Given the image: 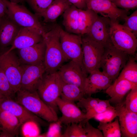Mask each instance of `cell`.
<instances>
[{
	"label": "cell",
	"instance_id": "obj_1",
	"mask_svg": "<svg viewBox=\"0 0 137 137\" xmlns=\"http://www.w3.org/2000/svg\"><path fill=\"white\" fill-rule=\"evenodd\" d=\"M59 26L46 31L43 37L46 46L44 64L46 73L57 72L64 62L68 60L62 49L60 41Z\"/></svg>",
	"mask_w": 137,
	"mask_h": 137
},
{
	"label": "cell",
	"instance_id": "obj_2",
	"mask_svg": "<svg viewBox=\"0 0 137 137\" xmlns=\"http://www.w3.org/2000/svg\"><path fill=\"white\" fill-rule=\"evenodd\" d=\"M14 100L27 110L48 122L58 120L57 113L40 97L37 91L31 92L20 89L16 93Z\"/></svg>",
	"mask_w": 137,
	"mask_h": 137
},
{
	"label": "cell",
	"instance_id": "obj_3",
	"mask_svg": "<svg viewBox=\"0 0 137 137\" xmlns=\"http://www.w3.org/2000/svg\"><path fill=\"white\" fill-rule=\"evenodd\" d=\"M129 55L117 49L111 44L105 47L100 68L110 79L115 80L119 75L129 58Z\"/></svg>",
	"mask_w": 137,
	"mask_h": 137
},
{
	"label": "cell",
	"instance_id": "obj_4",
	"mask_svg": "<svg viewBox=\"0 0 137 137\" xmlns=\"http://www.w3.org/2000/svg\"><path fill=\"white\" fill-rule=\"evenodd\" d=\"M7 9V15L21 27L31 29L43 37L46 31L39 21L37 16L31 12L24 6L3 0Z\"/></svg>",
	"mask_w": 137,
	"mask_h": 137
},
{
	"label": "cell",
	"instance_id": "obj_5",
	"mask_svg": "<svg viewBox=\"0 0 137 137\" xmlns=\"http://www.w3.org/2000/svg\"><path fill=\"white\" fill-rule=\"evenodd\" d=\"M137 37L118 21L110 20V38L115 48L129 56L134 55L137 47Z\"/></svg>",
	"mask_w": 137,
	"mask_h": 137
},
{
	"label": "cell",
	"instance_id": "obj_6",
	"mask_svg": "<svg viewBox=\"0 0 137 137\" xmlns=\"http://www.w3.org/2000/svg\"><path fill=\"white\" fill-rule=\"evenodd\" d=\"M62 81L57 72H45L37 90L42 100L56 113V101L60 97Z\"/></svg>",
	"mask_w": 137,
	"mask_h": 137
},
{
	"label": "cell",
	"instance_id": "obj_7",
	"mask_svg": "<svg viewBox=\"0 0 137 137\" xmlns=\"http://www.w3.org/2000/svg\"><path fill=\"white\" fill-rule=\"evenodd\" d=\"M21 64L14 50L0 54V68L5 75L16 94L20 89Z\"/></svg>",
	"mask_w": 137,
	"mask_h": 137
},
{
	"label": "cell",
	"instance_id": "obj_8",
	"mask_svg": "<svg viewBox=\"0 0 137 137\" xmlns=\"http://www.w3.org/2000/svg\"><path fill=\"white\" fill-rule=\"evenodd\" d=\"M59 29L61 46L65 57L78 64L85 71L83 62L82 36L68 33L60 26Z\"/></svg>",
	"mask_w": 137,
	"mask_h": 137
},
{
	"label": "cell",
	"instance_id": "obj_9",
	"mask_svg": "<svg viewBox=\"0 0 137 137\" xmlns=\"http://www.w3.org/2000/svg\"><path fill=\"white\" fill-rule=\"evenodd\" d=\"M83 62L87 73L100 68L105 47L86 36H82Z\"/></svg>",
	"mask_w": 137,
	"mask_h": 137
},
{
	"label": "cell",
	"instance_id": "obj_10",
	"mask_svg": "<svg viewBox=\"0 0 137 137\" xmlns=\"http://www.w3.org/2000/svg\"><path fill=\"white\" fill-rule=\"evenodd\" d=\"M20 89L33 92L37 91L46 72L44 63L35 65L21 64Z\"/></svg>",
	"mask_w": 137,
	"mask_h": 137
},
{
	"label": "cell",
	"instance_id": "obj_11",
	"mask_svg": "<svg viewBox=\"0 0 137 137\" xmlns=\"http://www.w3.org/2000/svg\"><path fill=\"white\" fill-rule=\"evenodd\" d=\"M0 109L10 112L19 120L21 125L28 122L38 125L46 124L43 119L30 112L14 99L4 96L0 100Z\"/></svg>",
	"mask_w": 137,
	"mask_h": 137
},
{
	"label": "cell",
	"instance_id": "obj_12",
	"mask_svg": "<svg viewBox=\"0 0 137 137\" xmlns=\"http://www.w3.org/2000/svg\"><path fill=\"white\" fill-rule=\"evenodd\" d=\"M86 5L87 8L111 20H124L129 14L128 10L118 8L111 0H86Z\"/></svg>",
	"mask_w": 137,
	"mask_h": 137
},
{
	"label": "cell",
	"instance_id": "obj_13",
	"mask_svg": "<svg viewBox=\"0 0 137 137\" xmlns=\"http://www.w3.org/2000/svg\"><path fill=\"white\" fill-rule=\"evenodd\" d=\"M56 104L62 114L57 121L60 124L81 123L83 126L86 122V113L82 112L74 102L64 100L59 97L57 100Z\"/></svg>",
	"mask_w": 137,
	"mask_h": 137
},
{
	"label": "cell",
	"instance_id": "obj_14",
	"mask_svg": "<svg viewBox=\"0 0 137 137\" xmlns=\"http://www.w3.org/2000/svg\"><path fill=\"white\" fill-rule=\"evenodd\" d=\"M57 72L63 82L76 85L83 91L87 73L78 64L70 61L63 64Z\"/></svg>",
	"mask_w": 137,
	"mask_h": 137
},
{
	"label": "cell",
	"instance_id": "obj_15",
	"mask_svg": "<svg viewBox=\"0 0 137 137\" xmlns=\"http://www.w3.org/2000/svg\"><path fill=\"white\" fill-rule=\"evenodd\" d=\"M115 108L122 136L137 137V113L128 110L122 102L116 105Z\"/></svg>",
	"mask_w": 137,
	"mask_h": 137
},
{
	"label": "cell",
	"instance_id": "obj_16",
	"mask_svg": "<svg viewBox=\"0 0 137 137\" xmlns=\"http://www.w3.org/2000/svg\"><path fill=\"white\" fill-rule=\"evenodd\" d=\"M110 20L98 15L88 32L84 35L104 47L111 43L110 38Z\"/></svg>",
	"mask_w": 137,
	"mask_h": 137
},
{
	"label": "cell",
	"instance_id": "obj_17",
	"mask_svg": "<svg viewBox=\"0 0 137 137\" xmlns=\"http://www.w3.org/2000/svg\"><path fill=\"white\" fill-rule=\"evenodd\" d=\"M21 27L7 14L0 19V54L12 45Z\"/></svg>",
	"mask_w": 137,
	"mask_h": 137
},
{
	"label": "cell",
	"instance_id": "obj_18",
	"mask_svg": "<svg viewBox=\"0 0 137 137\" xmlns=\"http://www.w3.org/2000/svg\"><path fill=\"white\" fill-rule=\"evenodd\" d=\"M46 46L42 41L31 46L18 49L17 54L21 64L35 65L44 63Z\"/></svg>",
	"mask_w": 137,
	"mask_h": 137
},
{
	"label": "cell",
	"instance_id": "obj_19",
	"mask_svg": "<svg viewBox=\"0 0 137 137\" xmlns=\"http://www.w3.org/2000/svg\"><path fill=\"white\" fill-rule=\"evenodd\" d=\"M86 77L83 91L84 95L90 96L94 94L106 90L112 84V81L99 70L93 71Z\"/></svg>",
	"mask_w": 137,
	"mask_h": 137
},
{
	"label": "cell",
	"instance_id": "obj_20",
	"mask_svg": "<svg viewBox=\"0 0 137 137\" xmlns=\"http://www.w3.org/2000/svg\"><path fill=\"white\" fill-rule=\"evenodd\" d=\"M43 36L33 30L21 27L10 48L5 52L20 49L38 43L43 40Z\"/></svg>",
	"mask_w": 137,
	"mask_h": 137
},
{
	"label": "cell",
	"instance_id": "obj_21",
	"mask_svg": "<svg viewBox=\"0 0 137 137\" xmlns=\"http://www.w3.org/2000/svg\"><path fill=\"white\" fill-rule=\"evenodd\" d=\"M137 87V84L117 77L114 82L106 90L105 92L110 97L109 99L110 102L117 105L122 102L129 91Z\"/></svg>",
	"mask_w": 137,
	"mask_h": 137
},
{
	"label": "cell",
	"instance_id": "obj_22",
	"mask_svg": "<svg viewBox=\"0 0 137 137\" xmlns=\"http://www.w3.org/2000/svg\"><path fill=\"white\" fill-rule=\"evenodd\" d=\"M21 125L15 116L9 112L0 109V129L6 137L17 136Z\"/></svg>",
	"mask_w": 137,
	"mask_h": 137
},
{
	"label": "cell",
	"instance_id": "obj_23",
	"mask_svg": "<svg viewBox=\"0 0 137 137\" xmlns=\"http://www.w3.org/2000/svg\"><path fill=\"white\" fill-rule=\"evenodd\" d=\"M71 5L67 0H54L39 16L46 23L54 22Z\"/></svg>",
	"mask_w": 137,
	"mask_h": 137
},
{
	"label": "cell",
	"instance_id": "obj_24",
	"mask_svg": "<svg viewBox=\"0 0 137 137\" xmlns=\"http://www.w3.org/2000/svg\"><path fill=\"white\" fill-rule=\"evenodd\" d=\"M79 9L72 5L63 14L62 24L66 32L78 35Z\"/></svg>",
	"mask_w": 137,
	"mask_h": 137
},
{
	"label": "cell",
	"instance_id": "obj_25",
	"mask_svg": "<svg viewBox=\"0 0 137 137\" xmlns=\"http://www.w3.org/2000/svg\"><path fill=\"white\" fill-rule=\"evenodd\" d=\"M98 14L92 10L79 9L78 35L81 36L87 34L97 18Z\"/></svg>",
	"mask_w": 137,
	"mask_h": 137
},
{
	"label": "cell",
	"instance_id": "obj_26",
	"mask_svg": "<svg viewBox=\"0 0 137 137\" xmlns=\"http://www.w3.org/2000/svg\"><path fill=\"white\" fill-rule=\"evenodd\" d=\"M62 81L60 96L62 99L74 102L78 101L84 96L83 91L78 86Z\"/></svg>",
	"mask_w": 137,
	"mask_h": 137
},
{
	"label": "cell",
	"instance_id": "obj_27",
	"mask_svg": "<svg viewBox=\"0 0 137 137\" xmlns=\"http://www.w3.org/2000/svg\"><path fill=\"white\" fill-rule=\"evenodd\" d=\"M136 58L129 57L125 65L118 75L122 78L137 84V63Z\"/></svg>",
	"mask_w": 137,
	"mask_h": 137
},
{
	"label": "cell",
	"instance_id": "obj_28",
	"mask_svg": "<svg viewBox=\"0 0 137 137\" xmlns=\"http://www.w3.org/2000/svg\"><path fill=\"white\" fill-rule=\"evenodd\" d=\"M97 128L102 131L104 137H120L121 136L118 118L112 122H99Z\"/></svg>",
	"mask_w": 137,
	"mask_h": 137
},
{
	"label": "cell",
	"instance_id": "obj_29",
	"mask_svg": "<svg viewBox=\"0 0 137 137\" xmlns=\"http://www.w3.org/2000/svg\"><path fill=\"white\" fill-rule=\"evenodd\" d=\"M72 123L67 125L62 137H86L83 126L80 123Z\"/></svg>",
	"mask_w": 137,
	"mask_h": 137
},
{
	"label": "cell",
	"instance_id": "obj_30",
	"mask_svg": "<svg viewBox=\"0 0 137 137\" xmlns=\"http://www.w3.org/2000/svg\"><path fill=\"white\" fill-rule=\"evenodd\" d=\"M54 0H23L26 2L34 11L36 15L39 16Z\"/></svg>",
	"mask_w": 137,
	"mask_h": 137
},
{
	"label": "cell",
	"instance_id": "obj_31",
	"mask_svg": "<svg viewBox=\"0 0 137 137\" xmlns=\"http://www.w3.org/2000/svg\"><path fill=\"white\" fill-rule=\"evenodd\" d=\"M0 92L4 96L14 99L16 94L12 89L5 75L0 68Z\"/></svg>",
	"mask_w": 137,
	"mask_h": 137
},
{
	"label": "cell",
	"instance_id": "obj_32",
	"mask_svg": "<svg viewBox=\"0 0 137 137\" xmlns=\"http://www.w3.org/2000/svg\"><path fill=\"white\" fill-rule=\"evenodd\" d=\"M108 100L100 99L96 106L92 110L86 112V122L89 120L93 118L96 115L99 114L106 111L112 106Z\"/></svg>",
	"mask_w": 137,
	"mask_h": 137
},
{
	"label": "cell",
	"instance_id": "obj_33",
	"mask_svg": "<svg viewBox=\"0 0 137 137\" xmlns=\"http://www.w3.org/2000/svg\"><path fill=\"white\" fill-rule=\"evenodd\" d=\"M117 116L115 107L111 106L104 112L96 115L93 118L99 122L108 123L112 122Z\"/></svg>",
	"mask_w": 137,
	"mask_h": 137
},
{
	"label": "cell",
	"instance_id": "obj_34",
	"mask_svg": "<svg viewBox=\"0 0 137 137\" xmlns=\"http://www.w3.org/2000/svg\"><path fill=\"white\" fill-rule=\"evenodd\" d=\"M131 90L126 97L124 104L128 110L137 113V87Z\"/></svg>",
	"mask_w": 137,
	"mask_h": 137
},
{
	"label": "cell",
	"instance_id": "obj_35",
	"mask_svg": "<svg viewBox=\"0 0 137 137\" xmlns=\"http://www.w3.org/2000/svg\"><path fill=\"white\" fill-rule=\"evenodd\" d=\"M124 20L125 22L123 25L137 37V10L133 12L130 15L126 17Z\"/></svg>",
	"mask_w": 137,
	"mask_h": 137
},
{
	"label": "cell",
	"instance_id": "obj_36",
	"mask_svg": "<svg viewBox=\"0 0 137 137\" xmlns=\"http://www.w3.org/2000/svg\"><path fill=\"white\" fill-rule=\"evenodd\" d=\"M100 99L89 96L85 98L84 97L79 100L77 105L79 107L85 109L86 112L92 109L97 104Z\"/></svg>",
	"mask_w": 137,
	"mask_h": 137
},
{
	"label": "cell",
	"instance_id": "obj_37",
	"mask_svg": "<svg viewBox=\"0 0 137 137\" xmlns=\"http://www.w3.org/2000/svg\"><path fill=\"white\" fill-rule=\"evenodd\" d=\"M118 8L129 10L137 7V0H111Z\"/></svg>",
	"mask_w": 137,
	"mask_h": 137
},
{
	"label": "cell",
	"instance_id": "obj_38",
	"mask_svg": "<svg viewBox=\"0 0 137 137\" xmlns=\"http://www.w3.org/2000/svg\"><path fill=\"white\" fill-rule=\"evenodd\" d=\"M83 127L86 137H104L101 130L93 127L88 121L85 123Z\"/></svg>",
	"mask_w": 137,
	"mask_h": 137
},
{
	"label": "cell",
	"instance_id": "obj_39",
	"mask_svg": "<svg viewBox=\"0 0 137 137\" xmlns=\"http://www.w3.org/2000/svg\"><path fill=\"white\" fill-rule=\"evenodd\" d=\"M72 5L81 10L87 9L86 0H67Z\"/></svg>",
	"mask_w": 137,
	"mask_h": 137
},
{
	"label": "cell",
	"instance_id": "obj_40",
	"mask_svg": "<svg viewBox=\"0 0 137 137\" xmlns=\"http://www.w3.org/2000/svg\"><path fill=\"white\" fill-rule=\"evenodd\" d=\"M7 6L3 0H0V18L7 14Z\"/></svg>",
	"mask_w": 137,
	"mask_h": 137
},
{
	"label": "cell",
	"instance_id": "obj_41",
	"mask_svg": "<svg viewBox=\"0 0 137 137\" xmlns=\"http://www.w3.org/2000/svg\"><path fill=\"white\" fill-rule=\"evenodd\" d=\"M10 2L17 4H19V3H22L23 2V0H8Z\"/></svg>",
	"mask_w": 137,
	"mask_h": 137
},
{
	"label": "cell",
	"instance_id": "obj_42",
	"mask_svg": "<svg viewBox=\"0 0 137 137\" xmlns=\"http://www.w3.org/2000/svg\"><path fill=\"white\" fill-rule=\"evenodd\" d=\"M0 137H5L4 133L0 129Z\"/></svg>",
	"mask_w": 137,
	"mask_h": 137
},
{
	"label": "cell",
	"instance_id": "obj_43",
	"mask_svg": "<svg viewBox=\"0 0 137 137\" xmlns=\"http://www.w3.org/2000/svg\"><path fill=\"white\" fill-rule=\"evenodd\" d=\"M4 96L0 92V100Z\"/></svg>",
	"mask_w": 137,
	"mask_h": 137
},
{
	"label": "cell",
	"instance_id": "obj_44",
	"mask_svg": "<svg viewBox=\"0 0 137 137\" xmlns=\"http://www.w3.org/2000/svg\"><path fill=\"white\" fill-rule=\"evenodd\" d=\"M1 18H0V19H1Z\"/></svg>",
	"mask_w": 137,
	"mask_h": 137
},
{
	"label": "cell",
	"instance_id": "obj_45",
	"mask_svg": "<svg viewBox=\"0 0 137 137\" xmlns=\"http://www.w3.org/2000/svg\"></svg>",
	"mask_w": 137,
	"mask_h": 137
}]
</instances>
